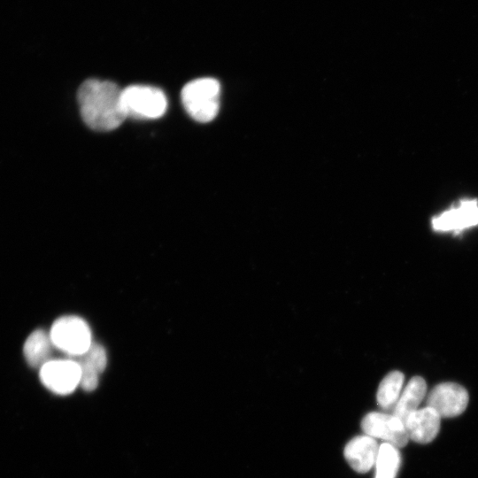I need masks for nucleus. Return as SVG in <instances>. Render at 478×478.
Wrapping results in <instances>:
<instances>
[{
  "instance_id": "1",
  "label": "nucleus",
  "mask_w": 478,
  "mask_h": 478,
  "mask_svg": "<svg viewBox=\"0 0 478 478\" xmlns=\"http://www.w3.org/2000/svg\"><path fill=\"white\" fill-rule=\"evenodd\" d=\"M77 101L83 121L93 130H113L127 118L122 89L114 82L86 80L78 89Z\"/></svg>"
},
{
  "instance_id": "2",
  "label": "nucleus",
  "mask_w": 478,
  "mask_h": 478,
  "mask_svg": "<svg viewBox=\"0 0 478 478\" xmlns=\"http://www.w3.org/2000/svg\"><path fill=\"white\" fill-rule=\"evenodd\" d=\"M220 85L211 77L193 80L181 90L184 109L195 120L206 123L212 121L220 109Z\"/></svg>"
},
{
  "instance_id": "3",
  "label": "nucleus",
  "mask_w": 478,
  "mask_h": 478,
  "mask_svg": "<svg viewBox=\"0 0 478 478\" xmlns=\"http://www.w3.org/2000/svg\"><path fill=\"white\" fill-rule=\"evenodd\" d=\"M122 103L127 117L137 120L158 119L167 107L165 93L148 85H130L122 89Z\"/></svg>"
},
{
  "instance_id": "4",
  "label": "nucleus",
  "mask_w": 478,
  "mask_h": 478,
  "mask_svg": "<svg viewBox=\"0 0 478 478\" xmlns=\"http://www.w3.org/2000/svg\"><path fill=\"white\" fill-rule=\"evenodd\" d=\"M49 333L53 346L72 357H79L93 343L89 325L78 316L58 319Z\"/></svg>"
},
{
  "instance_id": "5",
  "label": "nucleus",
  "mask_w": 478,
  "mask_h": 478,
  "mask_svg": "<svg viewBox=\"0 0 478 478\" xmlns=\"http://www.w3.org/2000/svg\"><path fill=\"white\" fill-rule=\"evenodd\" d=\"M43 385L54 393H72L81 382V367L76 359H50L40 367Z\"/></svg>"
},
{
  "instance_id": "6",
  "label": "nucleus",
  "mask_w": 478,
  "mask_h": 478,
  "mask_svg": "<svg viewBox=\"0 0 478 478\" xmlns=\"http://www.w3.org/2000/svg\"><path fill=\"white\" fill-rule=\"evenodd\" d=\"M360 426L366 435L382 439L397 448L405 447L409 440L404 422L393 414L368 412L363 417Z\"/></svg>"
},
{
  "instance_id": "7",
  "label": "nucleus",
  "mask_w": 478,
  "mask_h": 478,
  "mask_svg": "<svg viewBox=\"0 0 478 478\" xmlns=\"http://www.w3.org/2000/svg\"><path fill=\"white\" fill-rule=\"evenodd\" d=\"M468 399V393L461 385L442 382L428 394L427 406L434 409L441 418H452L466 410Z\"/></svg>"
},
{
  "instance_id": "8",
  "label": "nucleus",
  "mask_w": 478,
  "mask_h": 478,
  "mask_svg": "<svg viewBox=\"0 0 478 478\" xmlns=\"http://www.w3.org/2000/svg\"><path fill=\"white\" fill-rule=\"evenodd\" d=\"M478 225V202L465 199L432 220V227L436 231L460 232Z\"/></svg>"
},
{
  "instance_id": "9",
  "label": "nucleus",
  "mask_w": 478,
  "mask_h": 478,
  "mask_svg": "<svg viewBox=\"0 0 478 478\" xmlns=\"http://www.w3.org/2000/svg\"><path fill=\"white\" fill-rule=\"evenodd\" d=\"M379 446L376 440L367 435L351 439L344 447L343 455L350 466L356 472H368L376 462Z\"/></svg>"
},
{
  "instance_id": "10",
  "label": "nucleus",
  "mask_w": 478,
  "mask_h": 478,
  "mask_svg": "<svg viewBox=\"0 0 478 478\" xmlns=\"http://www.w3.org/2000/svg\"><path fill=\"white\" fill-rule=\"evenodd\" d=\"M441 417L431 407L426 406L412 412L405 422L409 439L418 443H428L437 436Z\"/></svg>"
},
{
  "instance_id": "11",
  "label": "nucleus",
  "mask_w": 478,
  "mask_h": 478,
  "mask_svg": "<svg viewBox=\"0 0 478 478\" xmlns=\"http://www.w3.org/2000/svg\"><path fill=\"white\" fill-rule=\"evenodd\" d=\"M76 361L81 367L80 386L85 391L94 390L98 385L99 375L107 364L104 348L99 343H92L85 352L77 357Z\"/></svg>"
},
{
  "instance_id": "12",
  "label": "nucleus",
  "mask_w": 478,
  "mask_h": 478,
  "mask_svg": "<svg viewBox=\"0 0 478 478\" xmlns=\"http://www.w3.org/2000/svg\"><path fill=\"white\" fill-rule=\"evenodd\" d=\"M426 393L427 384L425 380L420 376L412 377L401 392L393 408L392 414L400 419L405 424L408 416L418 409Z\"/></svg>"
},
{
  "instance_id": "13",
  "label": "nucleus",
  "mask_w": 478,
  "mask_h": 478,
  "mask_svg": "<svg viewBox=\"0 0 478 478\" xmlns=\"http://www.w3.org/2000/svg\"><path fill=\"white\" fill-rule=\"evenodd\" d=\"M50 333L42 329L35 330L27 338L24 344V355L27 362L34 367H42L50 361L53 350Z\"/></svg>"
},
{
  "instance_id": "14",
  "label": "nucleus",
  "mask_w": 478,
  "mask_h": 478,
  "mask_svg": "<svg viewBox=\"0 0 478 478\" xmlns=\"http://www.w3.org/2000/svg\"><path fill=\"white\" fill-rule=\"evenodd\" d=\"M404 380L405 376L399 371H392L382 379L376 394L377 404L381 408H394L402 392Z\"/></svg>"
},
{
  "instance_id": "15",
  "label": "nucleus",
  "mask_w": 478,
  "mask_h": 478,
  "mask_svg": "<svg viewBox=\"0 0 478 478\" xmlns=\"http://www.w3.org/2000/svg\"><path fill=\"white\" fill-rule=\"evenodd\" d=\"M401 465L398 448L383 443L379 447L374 478H396Z\"/></svg>"
}]
</instances>
